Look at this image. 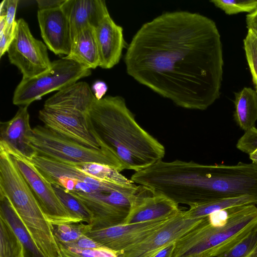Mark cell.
<instances>
[{"label":"cell","mask_w":257,"mask_h":257,"mask_svg":"<svg viewBox=\"0 0 257 257\" xmlns=\"http://www.w3.org/2000/svg\"><path fill=\"white\" fill-rule=\"evenodd\" d=\"M126 48L127 74L176 105L203 110L219 97L222 43L208 17L165 12L144 24Z\"/></svg>","instance_id":"6da1fadb"},{"label":"cell","mask_w":257,"mask_h":257,"mask_svg":"<svg viewBox=\"0 0 257 257\" xmlns=\"http://www.w3.org/2000/svg\"><path fill=\"white\" fill-rule=\"evenodd\" d=\"M88 116L100 147L115 157L123 170L140 171L164 157V146L138 123L122 97L96 98Z\"/></svg>","instance_id":"7a4b0ae2"},{"label":"cell","mask_w":257,"mask_h":257,"mask_svg":"<svg viewBox=\"0 0 257 257\" xmlns=\"http://www.w3.org/2000/svg\"><path fill=\"white\" fill-rule=\"evenodd\" d=\"M256 227L255 204L215 212L177 241L173 257H217Z\"/></svg>","instance_id":"3957f363"},{"label":"cell","mask_w":257,"mask_h":257,"mask_svg":"<svg viewBox=\"0 0 257 257\" xmlns=\"http://www.w3.org/2000/svg\"><path fill=\"white\" fill-rule=\"evenodd\" d=\"M51 184H57L79 200L93 215L91 224L100 229L113 224L119 210L111 202L124 186L96 179L70 163L37 155L30 160Z\"/></svg>","instance_id":"277c9868"},{"label":"cell","mask_w":257,"mask_h":257,"mask_svg":"<svg viewBox=\"0 0 257 257\" xmlns=\"http://www.w3.org/2000/svg\"><path fill=\"white\" fill-rule=\"evenodd\" d=\"M31 145L37 155L70 164L95 163L110 167L118 172L121 165L107 149L85 147L48 128L38 125L29 136Z\"/></svg>","instance_id":"5b68a950"},{"label":"cell","mask_w":257,"mask_h":257,"mask_svg":"<svg viewBox=\"0 0 257 257\" xmlns=\"http://www.w3.org/2000/svg\"><path fill=\"white\" fill-rule=\"evenodd\" d=\"M0 194L10 200L30 231L42 228L47 218L27 182L8 152L0 146Z\"/></svg>","instance_id":"8992f818"},{"label":"cell","mask_w":257,"mask_h":257,"mask_svg":"<svg viewBox=\"0 0 257 257\" xmlns=\"http://www.w3.org/2000/svg\"><path fill=\"white\" fill-rule=\"evenodd\" d=\"M90 69L63 57L52 62L51 68L33 78H22L16 87L13 103L20 106H29L34 101L54 91H60L89 76Z\"/></svg>","instance_id":"52a82bcc"},{"label":"cell","mask_w":257,"mask_h":257,"mask_svg":"<svg viewBox=\"0 0 257 257\" xmlns=\"http://www.w3.org/2000/svg\"><path fill=\"white\" fill-rule=\"evenodd\" d=\"M12 160L27 182L40 206L52 224L80 223L67 211L56 195L52 184L28 159L3 144Z\"/></svg>","instance_id":"ba28073f"},{"label":"cell","mask_w":257,"mask_h":257,"mask_svg":"<svg viewBox=\"0 0 257 257\" xmlns=\"http://www.w3.org/2000/svg\"><path fill=\"white\" fill-rule=\"evenodd\" d=\"M17 21L15 36L7 51L8 58L11 63L20 70L22 78H33L51 68L48 48L34 37L24 19Z\"/></svg>","instance_id":"9c48e42d"},{"label":"cell","mask_w":257,"mask_h":257,"mask_svg":"<svg viewBox=\"0 0 257 257\" xmlns=\"http://www.w3.org/2000/svg\"><path fill=\"white\" fill-rule=\"evenodd\" d=\"M204 218L190 217L187 215L186 211L181 210L145 239L117 253V257H154L161 250L177 242L200 223Z\"/></svg>","instance_id":"30bf717a"},{"label":"cell","mask_w":257,"mask_h":257,"mask_svg":"<svg viewBox=\"0 0 257 257\" xmlns=\"http://www.w3.org/2000/svg\"><path fill=\"white\" fill-rule=\"evenodd\" d=\"M170 218L132 224L121 223L103 229L90 230L85 235L101 246L117 254L145 239Z\"/></svg>","instance_id":"8fae6325"},{"label":"cell","mask_w":257,"mask_h":257,"mask_svg":"<svg viewBox=\"0 0 257 257\" xmlns=\"http://www.w3.org/2000/svg\"><path fill=\"white\" fill-rule=\"evenodd\" d=\"M88 114L43 108L39 118L44 125L59 135L85 147L99 149L101 147L89 127Z\"/></svg>","instance_id":"7c38bea8"},{"label":"cell","mask_w":257,"mask_h":257,"mask_svg":"<svg viewBox=\"0 0 257 257\" xmlns=\"http://www.w3.org/2000/svg\"><path fill=\"white\" fill-rule=\"evenodd\" d=\"M38 21L42 39L47 48L57 55L67 56L72 38L68 18L61 7L39 10Z\"/></svg>","instance_id":"4fadbf2b"},{"label":"cell","mask_w":257,"mask_h":257,"mask_svg":"<svg viewBox=\"0 0 257 257\" xmlns=\"http://www.w3.org/2000/svg\"><path fill=\"white\" fill-rule=\"evenodd\" d=\"M28 107L20 106L12 119L1 122L0 143L31 160L37 153L29 141L32 128Z\"/></svg>","instance_id":"5bb4252c"},{"label":"cell","mask_w":257,"mask_h":257,"mask_svg":"<svg viewBox=\"0 0 257 257\" xmlns=\"http://www.w3.org/2000/svg\"><path fill=\"white\" fill-rule=\"evenodd\" d=\"M94 29L99 54V67L106 69L112 68L119 63L123 50L127 46L123 28L116 24L109 15Z\"/></svg>","instance_id":"9a60e30c"},{"label":"cell","mask_w":257,"mask_h":257,"mask_svg":"<svg viewBox=\"0 0 257 257\" xmlns=\"http://www.w3.org/2000/svg\"><path fill=\"white\" fill-rule=\"evenodd\" d=\"M61 7L69 22L72 41L81 30L95 28L109 15L103 0H65Z\"/></svg>","instance_id":"2e32d148"},{"label":"cell","mask_w":257,"mask_h":257,"mask_svg":"<svg viewBox=\"0 0 257 257\" xmlns=\"http://www.w3.org/2000/svg\"><path fill=\"white\" fill-rule=\"evenodd\" d=\"M145 192L138 198L122 223L132 224L168 219L175 216L181 210L178 204L170 199L161 195H146Z\"/></svg>","instance_id":"e0dca14e"},{"label":"cell","mask_w":257,"mask_h":257,"mask_svg":"<svg viewBox=\"0 0 257 257\" xmlns=\"http://www.w3.org/2000/svg\"><path fill=\"white\" fill-rule=\"evenodd\" d=\"M96 97L88 84L77 82L47 99L43 108L88 114Z\"/></svg>","instance_id":"ac0fdd59"},{"label":"cell","mask_w":257,"mask_h":257,"mask_svg":"<svg viewBox=\"0 0 257 257\" xmlns=\"http://www.w3.org/2000/svg\"><path fill=\"white\" fill-rule=\"evenodd\" d=\"M64 58L89 69L99 67L100 58L95 29L88 27L79 32L72 39L69 54Z\"/></svg>","instance_id":"d6986e66"},{"label":"cell","mask_w":257,"mask_h":257,"mask_svg":"<svg viewBox=\"0 0 257 257\" xmlns=\"http://www.w3.org/2000/svg\"><path fill=\"white\" fill-rule=\"evenodd\" d=\"M0 216L11 226L23 246L24 257H47L37 245L9 198L0 194Z\"/></svg>","instance_id":"ffe728a7"},{"label":"cell","mask_w":257,"mask_h":257,"mask_svg":"<svg viewBox=\"0 0 257 257\" xmlns=\"http://www.w3.org/2000/svg\"><path fill=\"white\" fill-rule=\"evenodd\" d=\"M234 119L245 132L254 126L257 120V93L249 87H244L235 93Z\"/></svg>","instance_id":"44dd1931"},{"label":"cell","mask_w":257,"mask_h":257,"mask_svg":"<svg viewBox=\"0 0 257 257\" xmlns=\"http://www.w3.org/2000/svg\"><path fill=\"white\" fill-rule=\"evenodd\" d=\"M257 198L252 196H244L236 198L211 201L190 207L186 210L187 215L192 218H204L220 210L231 207L256 204Z\"/></svg>","instance_id":"7402d4cb"},{"label":"cell","mask_w":257,"mask_h":257,"mask_svg":"<svg viewBox=\"0 0 257 257\" xmlns=\"http://www.w3.org/2000/svg\"><path fill=\"white\" fill-rule=\"evenodd\" d=\"M71 164L84 173L102 181L121 185L134 183L131 179L126 178L119 172L108 166L95 163Z\"/></svg>","instance_id":"603a6c76"},{"label":"cell","mask_w":257,"mask_h":257,"mask_svg":"<svg viewBox=\"0 0 257 257\" xmlns=\"http://www.w3.org/2000/svg\"><path fill=\"white\" fill-rule=\"evenodd\" d=\"M52 187L63 205L69 213L80 222L90 225L93 217L90 211L77 198L66 192L60 186L52 184Z\"/></svg>","instance_id":"cb8c5ba5"},{"label":"cell","mask_w":257,"mask_h":257,"mask_svg":"<svg viewBox=\"0 0 257 257\" xmlns=\"http://www.w3.org/2000/svg\"><path fill=\"white\" fill-rule=\"evenodd\" d=\"M0 257H24L23 246L10 224L0 216Z\"/></svg>","instance_id":"d4e9b609"},{"label":"cell","mask_w":257,"mask_h":257,"mask_svg":"<svg viewBox=\"0 0 257 257\" xmlns=\"http://www.w3.org/2000/svg\"><path fill=\"white\" fill-rule=\"evenodd\" d=\"M52 227L58 245L64 247L75 242L91 229L89 224L83 222L52 224Z\"/></svg>","instance_id":"484cf974"},{"label":"cell","mask_w":257,"mask_h":257,"mask_svg":"<svg viewBox=\"0 0 257 257\" xmlns=\"http://www.w3.org/2000/svg\"><path fill=\"white\" fill-rule=\"evenodd\" d=\"M217 257H257V227L234 246Z\"/></svg>","instance_id":"4316f807"},{"label":"cell","mask_w":257,"mask_h":257,"mask_svg":"<svg viewBox=\"0 0 257 257\" xmlns=\"http://www.w3.org/2000/svg\"><path fill=\"white\" fill-rule=\"evenodd\" d=\"M243 43L252 80L257 93V33L248 29Z\"/></svg>","instance_id":"83f0119b"},{"label":"cell","mask_w":257,"mask_h":257,"mask_svg":"<svg viewBox=\"0 0 257 257\" xmlns=\"http://www.w3.org/2000/svg\"><path fill=\"white\" fill-rule=\"evenodd\" d=\"M210 2L228 15L251 13L257 8V0H212Z\"/></svg>","instance_id":"f1b7e54d"},{"label":"cell","mask_w":257,"mask_h":257,"mask_svg":"<svg viewBox=\"0 0 257 257\" xmlns=\"http://www.w3.org/2000/svg\"><path fill=\"white\" fill-rule=\"evenodd\" d=\"M236 148L248 154L252 163L257 164V128L253 126L245 132L238 140Z\"/></svg>","instance_id":"f546056e"},{"label":"cell","mask_w":257,"mask_h":257,"mask_svg":"<svg viewBox=\"0 0 257 257\" xmlns=\"http://www.w3.org/2000/svg\"><path fill=\"white\" fill-rule=\"evenodd\" d=\"M18 2V0H8L6 29L7 31H15L16 30L17 21L15 20V15Z\"/></svg>","instance_id":"4dcf8cb0"},{"label":"cell","mask_w":257,"mask_h":257,"mask_svg":"<svg viewBox=\"0 0 257 257\" xmlns=\"http://www.w3.org/2000/svg\"><path fill=\"white\" fill-rule=\"evenodd\" d=\"M15 33H11L5 31L2 35H0V58L7 52L13 40Z\"/></svg>","instance_id":"1f68e13d"},{"label":"cell","mask_w":257,"mask_h":257,"mask_svg":"<svg viewBox=\"0 0 257 257\" xmlns=\"http://www.w3.org/2000/svg\"><path fill=\"white\" fill-rule=\"evenodd\" d=\"M65 0H37L39 10H47L61 6Z\"/></svg>","instance_id":"d6a6232c"},{"label":"cell","mask_w":257,"mask_h":257,"mask_svg":"<svg viewBox=\"0 0 257 257\" xmlns=\"http://www.w3.org/2000/svg\"><path fill=\"white\" fill-rule=\"evenodd\" d=\"M94 94L97 99L102 98L107 90L106 83L101 81H96L92 86Z\"/></svg>","instance_id":"836d02e7"},{"label":"cell","mask_w":257,"mask_h":257,"mask_svg":"<svg viewBox=\"0 0 257 257\" xmlns=\"http://www.w3.org/2000/svg\"><path fill=\"white\" fill-rule=\"evenodd\" d=\"M246 23L248 29L257 33V8L251 13L246 15Z\"/></svg>","instance_id":"e575fe53"},{"label":"cell","mask_w":257,"mask_h":257,"mask_svg":"<svg viewBox=\"0 0 257 257\" xmlns=\"http://www.w3.org/2000/svg\"><path fill=\"white\" fill-rule=\"evenodd\" d=\"M60 250V257H94L80 252L71 250L60 245H58Z\"/></svg>","instance_id":"d590c367"},{"label":"cell","mask_w":257,"mask_h":257,"mask_svg":"<svg viewBox=\"0 0 257 257\" xmlns=\"http://www.w3.org/2000/svg\"><path fill=\"white\" fill-rule=\"evenodd\" d=\"M176 243H172L161 250L154 257H173Z\"/></svg>","instance_id":"8d00e7d4"},{"label":"cell","mask_w":257,"mask_h":257,"mask_svg":"<svg viewBox=\"0 0 257 257\" xmlns=\"http://www.w3.org/2000/svg\"><path fill=\"white\" fill-rule=\"evenodd\" d=\"M7 28L6 16H0V35H2Z\"/></svg>","instance_id":"74e56055"},{"label":"cell","mask_w":257,"mask_h":257,"mask_svg":"<svg viewBox=\"0 0 257 257\" xmlns=\"http://www.w3.org/2000/svg\"><path fill=\"white\" fill-rule=\"evenodd\" d=\"M8 6V0H4L1 3L0 16H6Z\"/></svg>","instance_id":"f35d334b"}]
</instances>
